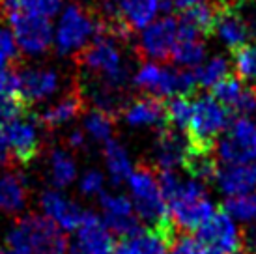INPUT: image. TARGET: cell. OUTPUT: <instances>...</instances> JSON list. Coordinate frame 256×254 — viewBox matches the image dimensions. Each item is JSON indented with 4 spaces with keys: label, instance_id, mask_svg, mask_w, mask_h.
<instances>
[{
    "label": "cell",
    "instance_id": "1",
    "mask_svg": "<svg viewBox=\"0 0 256 254\" xmlns=\"http://www.w3.org/2000/svg\"><path fill=\"white\" fill-rule=\"evenodd\" d=\"M129 187L135 200L138 219L146 224V230L156 234L168 247L176 243V222L172 219L166 200L157 184V172L154 164L140 162L129 178Z\"/></svg>",
    "mask_w": 256,
    "mask_h": 254
},
{
    "label": "cell",
    "instance_id": "2",
    "mask_svg": "<svg viewBox=\"0 0 256 254\" xmlns=\"http://www.w3.org/2000/svg\"><path fill=\"white\" fill-rule=\"evenodd\" d=\"M116 38L108 34H96L94 42L73 54V60L80 70L88 71L96 80L112 84L126 90L128 68L124 66L122 50Z\"/></svg>",
    "mask_w": 256,
    "mask_h": 254
},
{
    "label": "cell",
    "instance_id": "3",
    "mask_svg": "<svg viewBox=\"0 0 256 254\" xmlns=\"http://www.w3.org/2000/svg\"><path fill=\"white\" fill-rule=\"evenodd\" d=\"M230 116L232 114L220 103H217L212 96H202L194 99L192 116L185 127L189 148L202 154L215 152L219 134L230 126Z\"/></svg>",
    "mask_w": 256,
    "mask_h": 254
},
{
    "label": "cell",
    "instance_id": "4",
    "mask_svg": "<svg viewBox=\"0 0 256 254\" xmlns=\"http://www.w3.org/2000/svg\"><path fill=\"white\" fill-rule=\"evenodd\" d=\"M168 210L176 226L184 230H198L214 215V204L206 196V185L198 180H182L180 187L168 200Z\"/></svg>",
    "mask_w": 256,
    "mask_h": 254
},
{
    "label": "cell",
    "instance_id": "5",
    "mask_svg": "<svg viewBox=\"0 0 256 254\" xmlns=\"http://www.w3.org/2000/svg\"><path fill=\"white\" fill-rule=\"evenodd\" d=\"M40 127H43L40 118L30 112L6 126H0V146L10 150L15 164H30L40 156L42 152Z\"/></svg>",
    "mask_w": 256,
    "mask_h": 254
},
{
    "label": "cell",
    "instance_id": "6",
    "mask_svg": "<svg viewBox=\"0 0 256 254\" xmlns=\"http://www.w3.org/2000/svg\"><path fill=\"white\" fill-rule=\"evenodd\" d=\"M96 14L80 4H70L62 14L56 32V49L62 54H75L86 47V42L96 36Z\"/></svg>",
    "mask_w": 256,
    "mask_h": 254
},
{
    "label": "cell",
    "instance_id": "7",
    "mask_svg": "<svg viewBox=\"0 0 256 254\" xmlns=\"http://www.w3.org/2000/svg\"><path fill=\"white\" fill-rule=\"evenodd\" d=\"M176 40H178V17L166 15L146 26L135 47L136 56L140 60L170 62Z\"/></svg>",
    "mask_w": 256,
    "mask_h": 254
},
{
    "label": "cell",
    "instance_id": "8",
    "mask_svg": "<svg viewBox=\"0 0 256 254\" xmlns=\"http://www.w3.org/2000/svg\"><path fill=\"white\" fill-rule=\"evenodd\" d=\"M196 240L204 248V254H234L242 245L234 220L222 208L215 210L214 215L198 226Z\"/></svg>",
    "mask_w": 256,
    "mask_h": 254
},
{
    "label": "cell",
    "instance_id": "9",
    "mask_svg": "<svg viewBox=\"0 0 256 254\" xmlns=\"http://www.w3.org/2000/svg\"><path fill=\"white\" fill-rule=\"evenodd\" d=\"M217 156L226 164H243L256 159V126L247 118L230 122L224 138L217 140Z\"/></svg>",
    "mask_w": 256,
    "mask_h": 254
},
{
    "label": "cell",
    "instance_id": "10",
    "mask_svg": "<svg viewBox=\"0 0 256 254\" xmlns=\"http://www.w3.org/2000/svg\"><path fill=\"white\" fill-rule=\"evenodd\" d=\"M17 222L24 228L34 254H68V240L52 219L30 213Z\"/></svg>",
    "mask_w": 256,
    "mask_h": 254
},
{
    "label": "cell",
    "instance_id": "11",
    "mask_svg": "<svg viewBox=\"0 0 256 254\" xmlns=\"http://www.w3.org/2000/svg\"><path fill=\"white\" fill-rule=\"evenodd\" d=\"M14 28V38L24 52H45L52 42V28L47 17L30 14H12L8 17Z\"/></svg>",
    "mask_w": 256,
    "mask_h": 254
},
{
    "label": "cell",
    "instance_id": "12",
    "mask_svg": "<svg viewBox=\"0 0 256 254\" xmlns=\"http://www.w3.org/2000/svg\"><path fill=\"white\" fill-rule=\"evenodd\" d=\"M101 206L105 212V226L112 230L118 238L133 236V234L142 232L140 219L133 213V206L129 198L124 194H110V192H101Z\"/></svg>",
    "mask_w": 256,
    "mask_h": 254
},
{
    "label": "cell",
    "instance_id": "13",
    "mask_svg": "<svg viewBox=\"0 0 256 254\" xmlns=\"http://www.w3.org/2000/svg\"><path fill=\"white\" fill-rule=\"evenodd\" d=\"M114 245L116 241L100 217L86 212L84 219L77 228V241L72 254H114Z\"/></svg>",
    "mask_w": 256,
    "mask_h": 254
},
{
    "label": "cell",
    "instance_id": "14",
    "mask_svg": "<svg viewBox=\"0 0 256 254\" xmlns=\"http://www.w3.org/2000/svg\"><path fill=\"white\" fill-rule=\"evenodd\" d=\"M189 152V140L182 134L180 129L172 126L159 127V134L156 140V168L174 170L176 166H184L185 156Z\"/></svg>",
    "mask_w": 256,
    "mask_h": 254
},
{
    "label": "cell",
    "instance_id": "15",
    "mask_svg": "<svg viewBox=\"0 0 256 254\" xmlns=\"http://www.w3.org/2000/svg\"><path fill=\"white\" fill-rule=\"evenodd\" d=\"M166 99L156 98V96H138V98L128 101L122 116L131 126H166Z\"/></svg>",
    "mask_w": 256,
    "mask_h": 254
},
{
    "label": "cell",
    "instance_id": "16",
    "mask_svg": "<svg viewBox=\"0 0 256 254\" xmlns=\"http://www.w3.org/2000/svg\"><path fill=\"white\" fill-rule=\"evenodd\" d=\"M40 202L45 215L54 220L58 226H62L64 230H77L84 219L86 212L80 210V206L68 200L58 190H43Z\"/></svg>",
    "mask_w": 256,
    "mask_h": 254
},
{
    "label": "cell",
    "instance_id": "17",
    "mask_svg": "<svg viewBox=\"0 0 256 254\" xmlns=\"http://www.w3.org/2000/svg\"><path fill=\"white\" fill-rule=\"evenodd\" d=\"M84 105H86V98L84 92L78 82L72 86V90L66 94L64 98L60 99L58 103L50 105L45 112L42 114V122L43 129L47 131H54L60 126H64L66 122L77 118L80 112H84Z\"/></svg>",
    "mask_w": 256,
    "mask_h": 254
},
{
    "label": "cell",
    "instance_id": "18",
    "mask_svg": "<svg viewBox=\"0 0 256 254\" xmlns=\"http://www.w3.org/2000/svg\"><path fill=\"white\" fill-rule=\"evenodd\" d=\"M215 182L219 189L228 196L254 192L256 189V164L243 162V164H226L219 168Z\"/></svg>",
    "mask_w": 256,
    "mask_h": 254
},
{
    "label": "cell",
    "instance_id": "19",
    "mask_svg": "<svg viewBox=\"0 0 256 254\" xmlns=\"http://www.w3.org/2000/svg\"><path fill=\"white\" fill-rule=\"evenodd\" d=\"M22 99L34 105L58 88V75L52 70H24L19 73Z\"/></svg>",
    "mask_w": 256,
    "mask_h": 254
},
{
    "label": "cell",
    "instance_id": "20",
    "mask_svg": "<svg viewBox=\"0 0 256 254\" xmlns=\"http://www.w3.org/2000/svg\"><path fill=\"white\" fill-rule=\"evenodd\" d=\"M28 185L26 180L17 172L0 174V212L17 213L26 206Z\"/></svg>",
    "mask_w": 256,
    "mask_h": 254
},
{
    "label": "cell",
    "instance_id": "21",
    "mask_svg": "<svg viewBox=\"0 0 256 254\" xmlns=\"http://www.w3.org/2000/svg\"><path fill=\"white\" fill-rule=\"evenodd\" d=\"M166 248L170 247L156 234L142 230L133 236L120 238L114 245V254H166Z\"/></svg>",
    "mask_w": 256,
    "mask_h": 254
},
{
    "label": "cell",
    "instance_id": "22",
    "mask_svg": "<svg viewBox=\"0 0 256 254\" xmlns=\"http://www.w3.org/2000/svg\"><path fill=\"white\" fill-rule=\"evenodd\" d=\"M103 156H105L108 174H110L114 184L118 185L131 178V174H133V166H131L128 152H126V148L122 146L120 142L108 138V140L105 142Z\"/></svg>",
    "mask_w": 256,
    "mask_h": 254
},
{
    "label": "cell",
    "instance_id": "23",
    "mask_svg": "<svg viewBox=\"0 0 256 254\" xmlns=\"http://www.w3.org/2000/svg\"><path fill=\"white\" fill-rule=\"evenodd\" d=\"M236 77L247 88L256 92V42L243 43L242 47L232 50Z\"/></svg>",
    "mask_w": 256,
    "mask_h": 254
},
{
    "label": "cell",
    "instance_id": "24",
    "mask_svg": "<svg viewBox=\"0 0 256 254\" xmlns=\"http://www.w3.org/2000/svg\"><path fill=\"white\" fill-rule=\"evenodd\" d=\"M243 90H245V84H243L240 78L228 73L226 77H222L220 80H217L212 88H210V96L220 103V105L226 108L230 114H234V108L238 105V101L242 98Z\"/></svg>",
    "mask_w": 256,
    "mask_h": 254
},
{
    "label": "cell",
    "instance_id": "25",
    "mask_svg": "<svg viewBox=\"0 0 256 254\" xmlns=\"http://www.w3.org/2000/svg\"><path fill=\"white\" fill-rule=\"evenodd\" d=\"M49 168H50V182L56 187H66L75 180L77 174V166L73 157L64 152V150H52L49 159Z\"/></svg>",
    "mask_w": 256,
    "mask_h": 254
},
{
    "label": "cell",
    "instance_id": "26",
    "mask_svg": "<svg viewBox=\"0 0 256 254\" xmlns=\"http://www.w3.org/2000/svg\"><path fill=\"white\" fill-rule=\"evenodd\" d=\"M204 54H206V45L200 38H192V40L178 38L176 45H174V50H172L170 62L180 64L184 68L198 66L204 60Z\"/></svg>",
    "mask_w": 256,
    "mask_h": 254
},
{
    "label": "cell",
    "instance_id": "27",
    "mask_svg": "<svg viewBox=\"0 0 256 254\" xmlns=\"http://www.w3.org/2000/svg\"><path fill=\"white\" fill-rule=\"evenodd\" d=\"M166 106V126H172L185 131V127L189 124L192 116V106H194V98L187 96H174L164 101Z\"/></svg>",
    "mask_w": 256,
    "mask_h": 254
},
{
    "label": "cell",
    "instance_id": "28",
    "mask_svg": "<svg viewBox=\"0 0 256 254\" xmlns=\"http://www.w3.org/2000/svg\"><path fill=\"white\" fill-rule=\"evenodd\" d=\"M192 73H194L198 88H212L217 80H220L230 73V62L224 56L217 54L212 60H208L206 64H202L200 68H196Z\"/></svg>",
    "mask_w": 256,
    "mask_h": 254
},
{
    "label": "cell",
    "instance_id": "29",
    "mask_svg": "<svg viewBox=\"0 0 256 254\" xmlns=\"http://www.w3.org/2000/svg\"><path fill=\"white\" fill-rule=\"evenodd\" d=\"M222 210L238 220H256V192L247 194H238V196H228L226 202L222 204Z\"/></svg>",
    "mask_w": 256,
    "mask_h": 254
},
{
    "label": "cell",
    "instance_id": "30",
    "mask_svg": "<svg viewBox=\"0 0 256 254\" xmlns=\"http://www.w3.org/2000/svg\"><path fill=\"white\" fill-rule=\"evenodd\" d=\"M114 116L103 112V110H98V108H92L90 112L86 114L84 118V127L86 131L92 134L96 140H105L107 142L110 136H112L114 131Z\"/></svg>",
    "mask_w": 256,
    "mask_h": 254
},
{
    "label": "cell",
    "instance_id": "31",
    "mask_svg": "<svg viewBox=\"0 0 256 254\" xmlns=\"http://www.w3.org/2000/svg\"><path fill=\"white\" fill-rule=\"evenodd\" d=\"M19 62H21V54H19L14 34L6 28H0V70L17 68Z\"/></svg>",
    "mask_w": 256,
    "mask_h": 254
},
{
    "label": "cell",
    "instance_id": "32",
    "mask_svg": "<svg viewBox=\"0 0 256 254\" xmlns=\"http://www.w3.org/2000/svg\"><path fill=\"white\" fill-rule=\"evenodd\" d=\"M30 112V105L21 98H4L0 96V126L17 120Z\"/></svg>",
    "mask_w": 256,
    "mask_h": 254
},
{
    "label": "cell",
    "instance_id": "33",
    "mask_svg": "<svg viewBox=\"0 0 256 254\" xmlns=\"http://www.w3.org/2000/svg\"><path fill=\"white\" fill-rule=\"evenodd\" d=\"M0 96L4 98H21V80L17 68H2L0 70Z\"/></svg>",
    "mask_w": 256,
    "mask_h": 254
},
{
    "label": "cell",
    "instance_id": "34",
    "mask_svg": "<svg viewBox=\"0 0 256 254\" xmlns=\"http://www.w3.org/2000/svg\"><path fill=\"white\" fill-rule=\"evenodd\" d=\"M6 247L10 248V250H14V252H19V254H32L28 236H26L24 228H22L19 222H15L14 228L8 232V236H6Z\"/></svg>",
    "mask_w": 256,
    "mask_h": 254
},
{
    "label": "cell",
    "instance_id": "35",
    "mask_svg": "<svg viewBox=\"0 0 256 254\" xmlns=\"http://www.w3.org/2000/svg\"><path fill=\"white\" fill-rule=\"evenodd\" d=\"M172 254H204V248L196 238L185 234L172 245Z\"/></svg>",
    "mask_w": 256,
    "mask_h": 254
},
{
    "label": "cell",
    "instance_id": "36",
    "mask_svg": "<svg viewBox=\"0 0 256 254\" xmlns=\"http://www.w3.org/2000/svg\"><path fill=\"white\" fill-rule=\"evenodd\" d=\"M80 190L84 194H98V192H103V176L98 170H90L86 172L82 180H80Z\"/></svg>",
    "mask_w": 256,
    "mask_h": 254
},
{
    "label": "cell",
    "instance_id": "37",
    "mask_svg": "<svg viewBox=\"0 0 256 254\" xmlns=\"http://www.w3.org/2000/svg\"><path fill=\"white\" fill-rule=\"evenodd\" d=\"M68 144H70V148L72 150H80L84 148V133L82 131H72L70 136H68Z\"/></svg>",
    "mask_w": 256,
    "mask_h": 254
},
{
    "label": "cell",
    "instance_id": "38",
    "mask_svg": "<svg viewBox=\"0 0 256 254\" xmlns=\"http://www.w3.org/2000/svg\"><path fill=\"white\" fill-rule=\"evenodd\" d=\"M202 0H172V4L174 8H178V10H185V8L192 6V4H198Z\"/></svg>",
    "mask_w": 256,
    "mask_h": 254
},
{
    "label": "cell",
    "instance_id": "39",
    "mask_svg": "<svg viewBox=\"0 0 256 254\" xmlns=\"http://www.w3.org/2000/svg\"><path fill=\"white\" fill-rule=\"evenodd\" d=\"M0 254H19V252H14V250H10V248H2L0 247Z\"/></svg>",
    "mask_w": 256,
    "mask_h": 254
}]
</instances>
